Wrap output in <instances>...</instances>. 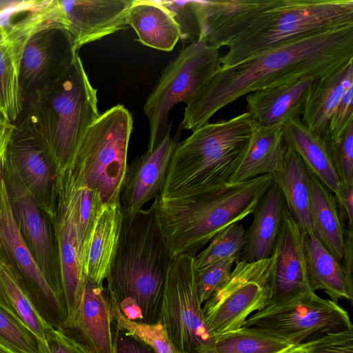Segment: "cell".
I'll list each match as a JSON object with an SVG mask.
<instances>
[{
    "instance_id": "cell-23",
    "label": "cell",
    "mask_w": 353,
    "mask_h": 353,
    "mask_svg": "<svg viewBox=\"0 0 353 353\" xmlns=\"http://www.w3.org/2000/svg\"><path fill=\"white\" fill-rule=\"evenodd\" d=\"M314 80L305 78L250 93L246 97L248 112L263 128L282 126L301 118L308 88Z\"/></svg>"
},
{
    "instance_id": "cell-19",
    "label": "cell",
    "mask_w": 353,
    "mask_h": 353,
    "mask_svg": "<svg viewBox=\"0 0 353 353\" xmlns=\"http://www.w3.org/2000/svg\"><path fill=\"white\" fill-rule=\"evenodd\" d=\"M111 302L107 288L85 279L83 295L74 318L59 330L89 353H115Z\"/></svg>"
},
{
    "instance_id": "cell-18",
    "label": "cell",
    "mask_w": 353,
    "mask_h": 353,
    "mask_svg": "<svg viewBox=\"0 0 353 353\" xmlns=\"http://www.w3.org/2000/svg\"><path fill=\"white\" fill-rule=\"evenodd\" d=\"M285 0L198 1L199 40L219 49L228 45Z\"/></svg>"
},
{
    "instance_id": "cell-3",
    "label": "cell",
    "mask_w": 353,
    "mask_h": 353,
    "mask_svg": "<svg viewBox=\"0 0 353 353\" xmlns=\"http://www.w3.org/2000/svg\"><path fill=\"white\" fill-rule=\"evenodd\" d=\"M273 183L272 174L181 197L159 195L157 212L171 256H196L219 232L252 214Z\"/></svg>"
},
{
    "instance_id": "cell-7",
    "label": "cell",
    "mask_w": 353,
    "mask_h": 353,
    "mask_svg": "<svg viewBox=\"0 0 353 353\" xmlns=\"http://www.w3.org/2000/svg\"><path fill=\"white\" fill-rule=\"evenodd\" d=\"M353 24V0H285L236 37L221 57V68L261 51L327 29Z\"/></svg>"
},
{
    "instance_id": "cell-25",
    "label": "cell",
    "mask_w": 353,
    "mask_h": 353,
    "mask_svg": "<svg viewBox=\"0 0 353 353\" xmlns=\"http://www.w3.org/2000/svg\"><path fill=\"white\" fill-rule=\"evenodd\" d=\"M283 126L263 128L255 123L251 138L228 183H237L272 174L281 168L286 147Z\"/></svg>"
},
{
    "instance_id": "cell-22",
    "label": "cell",
    "mask_w": 353,
    "mask_h": 353,
    "mask_svg": "<svg viewBox=\"0 0 353 353\" xmlns=\"http://www.w3.org/2000/svg\"><path fill=\"white\" fill-rule=\"evenodd\" d=\"M35 13L28 14L10 26L0 24V112L16 123L24 110L19 85L22 52L35 22Z\"/></svg>"
},
{
    "instance_id": "cell-4",
    "label": "cell",
    "mask_w": 353,
    "mask_h": 353,
    "mask_svg": "<svg viewBox=\"0 0 353 353\" xmlns=\"http://www.w3.org/2000/svg\"><path fill=\"white\" fill-rule=\"evenodd\" d=\"M255 121L249 112L207 123L179 142L161 196L181 197L225 184L251 138Z\"/></svg>"
},
{
    "instance_id": "cell-16",
    "label": "cell",
    "mask_w": 353,
    "mask_h": 353,
    "mask_svg": "<svg viewBox=\"0 0 353 353\" xmlns=\"http://www.w3.org/2000/svg\"><path fill=\"white\" fill-rule=\"evenodd\" d=\"M58 241L66 321H71L83 295L85 276L76 225V196L68 170L60 174L55 214L53 216Z\"/></svg>"
},
{
    "instance_id": "cell-21",
    "label": "cell",
    "mask_w": 353,
    "mask_h": 353,
    "mask_svg": "<svg viewBox=\"0 0 353 353\" xmlns=\"http://www.w3.org/2000/svg\"><path fill=\"white\" fill-rule=\"evenodd\" d=\"M305 234L287 208L274 252L271 302L290 299L312 291L307 278Z\"/></svg>"
},
{
    "instance_id": "cell-17",
    "label": "cell",
    "mask_w": 353,
    "mask_h": 353,
    "mask_svg": "<svg viewBox=\"0 0 353 353\" xmlns=\"http://www.w3.org/2000/svg\"><path fill=\"white\" fill-rule=\"evenodd\" d=\"M172 121L165 135L152 150L146 151L128 165L120 195L125 212H137L163 191L169 165L179 143L181 125L174 137L170 136Z\"/></svg>"
},
{
    "instance_id": "cell-42",
    "label": "cell",
    "mask_w": 353,
    "mask_h": 353,
    "mask_svg": "<svg viewBox=\"0 0 353 353\" xmlns=\"http://www.w3.org/2000/svg\"><path fill=\"white\" fill-rule=\"evenodd\" d=\"M312 341L310 353H353V328L327 332Z\"/></svg>"
},
{
    "instance_id": "cell-29",
    "label": "cell",
    "mask_w": 353,
    "mask_h": 353,
    "mask_svg": "<svg viewBox=\"0 0 353 353\" xmlns=\"http://www.w3.org/2000/svg\"><path fill=\"white\" fill-rule=\"evenodd\" d=\"M283 132L285 144L300 157L310 173L334 194L340 182L325 139L310 130L301 118L285 123Z\"/></svg>"
},
{
    "instance_id": "cell-44",
    "label": "cell",
    "mask_w": 353,
    "mask_h": 353,
    "mask_svg": "<svg viewBox=\"0 0 353 353\" xmlns=\"http://www.w3.org/2000/svg\"><path fill=\"white\" fill-rule=\"evenodd\" d=\"M45 341L48 353H89L74 340L54 327L46 332Z\"/></svg>"
},
{
    "instance_id": "cell-14",
    "label": "cell",
    "mask_w": 353,
    "mask_h": 353,
    "mask_svg": "<svg viewBox=\"0 0 353 353\" xmlns=\"http://www.w3.org/2000/svg\"><path fill=\"white\" fill-rule=\"evenodd\" d=\"M1 166L21 183L43 210L54 216L61 173L24 112L15 123Z\"/></svg>"
},
{
    "instance_id": "cell-38",
    "label": "cell",
    "mask_w": 353,
    "mask_h": 353,
    "mask_svg": "<svg viewBox=\"0 0 353 353\" xmlns=\"http://www.w3.org/2000/svg\"><path fill=\"white\" fill-rule=\"evenodd\" d=\"M0 344L16 353H39L34 334L0 305Z\"/></svg>"
},
{
    "instance_id": "cell-28",
    "label": "cell",
    "mask_w": 353,
    "mask_h": 353,
    "mask_svg": "<svg viewBox=\"0 0 353 353\" xmlns=\"http://www.w3.org/2000/svg\"><path fill=\"white\" fill-rule=\"evenodd\" d=\"M304 249L307 278L312 291L323 290L332 301L345 299L353 302V285L350 284L341 263L332 254L314 233L305 232Z\"/></svg>"
},
{
    "instance_id": "cell-1",
    "label": "cell",
    "mask_w": 353,
    "mask_h": 353,
    "mask_svg": "<svg viewBox=\"0 0 353 353\" xmlns=\"http://www.w3.org/2000/svg\"><path fill=\"white\" fill-rule=\"evenodd\" d=\"M353 61V24L307 34L215 72L186 105L181 123L194 131L243 95L305 78L326 77Z\"/></svg>"
},
{
    "instance_id": "cell-8",
    "label": "cell",
    "mask_w": 353,
    "mask_h": 353,
    "mask_svg": "<svg viewBox=\"0 0 353 353\" xmlns=\"http://www.w3.org/2000/svg\"><path fill=\"white\" fill-rule=\"evenodd\" d=\"M220 59L219 49L199 40L184 48L163 70L143 106L150 123L148 151L165 135L171 108L193 100L220 68Z\"/></svg>"
},
{
    "instance_id": "cell-36",
    "label": "cell",
    "mask_w": 353,
    "mask_h": 353,
    "mask_svg": "<svg viewBox=\"0 0 353 353\" xmlns=\"http://www.w3.org/2000/svg\"><path fill=\"white\" fill-rule=\"evenodd\" d=\"M245 243V230L241 224L233 223L216 234L209 245L194 256L196 270L218 261L239 259Z\"/></svg>"
},
{
    "instance_id": "cell-13",
    "label": "cell",
    "mask_w": 353,
    "mask_h": 353,
    "mask_svg": "<svg viewBox=\"0 0 353 353\" xmlns=\"http://www.w3.org/2000/svg\"><path fill=\"white\" fill-rule=\"evenodd\" d=\"M0 261L8 268L43 320L60 329L68 316L65 301L50 288L21 236L1 166Z\"/></svg>"
},
{
    "instance_id": "cell-46",
    "label": "cell",
    "mask_w": 353,
    "mask_h": 353,
    "mask_svg": "<svg viewBox=\"0 0 353 353\" xmlns=\"http://www.w3.org/2000/svg\"><path fill=\"white\" fill-rule=\"evenodd\" d=\"M115 353H155L139 341L114 330Z\"/></svg>"
},
{
    "instance_id": "cell-10",
    "label": "cell",
    "mask_w": 353,
    "mask_h": 353,
    "mask_svg": "<svg viewBox=\"0 0 353 353\" xmlns=\"http://www.w3.org/2000/svg\"><path fill=\"white\" fill-rule=\"evenodd\" d=\"M275 254L247 262L239 259L227 281L203 304L205 322L215 336L237 330L272 301Z\"/></svg>"
},
{
    "instance_id": "cell-2",
    "label": "cell",
    "mask_w": 353,
    "mask_h": 353,
    "mask_svg": "<svg viewBox=\"0 0 353 353\" xmlns=\"http://www.w3.org/2000/svg\"><path fill=\"white\" fill-rule=\"evenodd\" d=\"M173 261L159 221L156 201L148 209L123 211L107 289L123 315L159 322L165 283Z\"/></svg>"
},
{
    "instance_id": "cell-33",
    "label": "cell",
    "mask_w": 353,
    "mask_h": 353,
    "mask_svg": "<svg viewBox=\"0 0 353 353\" xmlns=\"http://www.w3.org/2000/svg\"><path fill=\"white\" fill-rule=\"evenodd\" d=\"M0 305L34 334L39 341V353H48L45 336L52 327L39 314L8 268L1 261Z\"/></svg>"
},
{
    "instance_id": "cell-31",
    "label": "cell",
    "mask_w": 353,
    "mask_h": 353,
    "mask_svg": "<svg viewBox=\"0 0 353 353\" xmlns=\"http://www.w3.org/2000/svg\"><path fill=\"white\" fill-rule=\"evenodd\" d=\"M281 168L272 174L280 188L288 210L307 234L313 233L310 214V173L300 157L285 145Z\"/></svg>"
},
{
    "instance_id": "cell-48",
    "label": "cell",
    "mask_w": 353,
    "mask_h": 353,
    "mask_svg": "<svg viewBox=\"0 0 353 353\" xmlns=\"http://www.w3.org/2000/svg\"><path fill=\"white\" fill-rule=\"evenodd\" d=\"M312 343L311 339L300 344L291 345L275 353H310Z\"/></svg>"
},
{
    "instance_id": "cell-47",
    "label": "cell",
    "mask_w": 353,
    "mask_h": 353,
    "mask_svg": "<svg viewBox=\"0 0 353 353\" xmlns=\"http://www.w3.org/2000/svg\"><path fill=\"white\" fill-rule=\"evenodd\" d=\"M14 128L15 124L8 121L0 112V166Z\"/></svg>"
},
{
    "instance_id": "cell-24",
    "label": "cell",
    "mask_w": 353,
    "mask_h": 353,
    "mask_svg": "<svg viewBox=\"0 0 353 353\" xmlns=\"http://www.w3.org/2000/svg\"><path fill=\"white\" fill-rule=\"evenodd\" d=\"M286 210L282 192L273 182L252 212L254 219L245 230V243L240 259L252 262L270 258L274 254Z\"/></svg>"
},
{
    "instance_id": "cell-5",
    "label": "cell",
    "mask_w": 353,
    "mask_h": 353,
    "mask_svg": "<svg viewBox=\"0 0 353 353\" xmlns=\"http://www.w3.org/2000/svg\"><path fill=\"white\" fill-rule=\"evenodd\" d=\"M97 93L77 54L68 70L24 108L60 173L70 167L84 134L100 115Z\"/></svg>"
},
{
    "instance_id": "cell-11",
    "label": "cell",
    "mask_w": 353,
    "mask_h": 353,
    "mask_svg": "<svg viewBox=\"0 0 353 353\" xmlns=\"http://www.w3.org/2000/svg\"><path fill=\"white\" fill-rule=\"evenodd\" d=\"M194 256L173 259L163 294L160 322L181 353H210L216 336L203 317L196 281Z\"/></svg>"
},
{
    "instance_id": "cell-12",
    "label": "cell",
    "mask_w": 353,
    "mask_h": 353,
    "mask_svg": "<svg viewBox=\"0 0 353 353\" xmlns=\"http://www.w3.org/2000/svg\"><path fill=\"white\" fill-rule=\"evenodd\" d=\"M243 326H254L300 344L330 331L353 328L348 312L338 303L308 291L294 298L270 302L250 316Z\"/></svg>"
},
{
    "instance_id": "cell-27",
    "label": "cell",
    "mask_w": 353,
    "mask_h": 353,
    "mask_svg": "<svg viewBox=\"0 0 353 353\" xmlns=\"http://www.w3.org/2000/svg\"><path fill=\"white\" fill-rule=\"evenodd\" d=\"M123 217L121 203L104 205L83 261L85 279L103 284L117 249Z\"/></svg>"
},
{
    "instance_id": "cell-41",
    "label": "cell",
    "mask_w": 353,
    "mask_h": 353,
    "mask_svg": "<svg viewBox=\"0 0 353 353\" xmlns=\"http://www.w3.org/2000/svg\"><path fill=\"white\" fill-rule=\"evenodd\" d=\"M237 260L229 258L196 270V289L202 305L227 281Z\"/></svg>"
},
{
    "instance_id": "cell-43",
    "label": "cell",
    "mask_w": 353,
    "mask_h": 353,
    "mask_svg": "<svg viewBox=\"0 0 353 353\" xmlns=\"http://www.w3.org/2000/svg\"><path fill=\"white\" fill-rule=\"evenodd\" d=\"M353 123V86L344 94L329 120L326 141L339 137Z\"/></svg>"
},
{
    "instance_id": "cell-45",
    "label": "cell",
    "mask_w": 353,
    "mask_h": 353,
    "mask_svg": "<svg viewBox=\"0 0 353 353\" xmlns=\"http://www.w3.org/2000/svg\"><path fill=\"white\" fill-rule=\"evenodd\" d=\"M334 195L340 216L347 223V229L353 230V185L340 183Z\"/></svg>"
},
{
    "instance_id": "cell-37",
    "label": "cell",
    "mask_w": 353,
    "mask_h": 353,
    "mask_svg": "<svg viewBox=\"0 0 353 353\" xmlns=\"http://www.w3.org/2000/svg\"><path fill=\"white\" fill-rule=\"evenodd\" d=\"M75 196L76 225L83 266L93 231L105 204L98 192L86 188L75 189Z\"/></svg>"
},
{
    "instance_id": "cell-20",
    "label": "cell",
    "mask_w": 353,
    "mask_h": 353,
    "mask_svg": "<svg viewBox=\"0 0 353 353\" xmlns=\"http://www.w3.org/2000/svg\"><path fill=\"white\" fill-rule=\"evenodd\" d=\"M133 0H57L61 20L75 48L125 28Z\"/></svg>"
},
{
    "instance_id": "cell-15",
    "label": "cell",
    "mask_w": 353,
    "mask_h": 353,
    "mask_svg": "<svg viewBox=\"0 0 353 353\" xmlns=\"http://www.w3.org/2000/svg\"><path fill=\"white\" fill-rule=\"evenodd\" d=\"M1 169L21 236L50 288L64 300L53 217L38 205L29 192L1 165Z\"/></svg>"
},
{
    "instance_id": "cell-30",
    "label": "cell",
    "mask_w": 353,
    "mask_h": 353,
    "mask_svg": "<svg viewBox=\"0 0 353 353\" xmlns=\"http://www.w3.org/2000/svg\"><path fill=\"white\" fill-rule=\"evenodd\" d=\"M126 23L134 30L142 44L159 50L172 51L181 39L177 23L159 1L133 0Z\"/></svg>"
},
{
    "instance_id": "cell-34",
    "label": "cell",
    "mask_w": 353,
    "mask_h": 353,
    "mask_svg": "<svg viewBox=\"0 0 353 353\" xmlns=\"http://www.w3.org/2000/svg\"><path fill=\"white\" fill-rule=\"evenodd\" d=\"M291 345L259 327L242 326L216 336L210 353H275Z\"/></svg>"
},
{
    "instance_id": "cell-6",
    "label": "cell",
    "mask_w": 353,
    "mask_h": 353,
    "mask_svg": "<svg viewBox=\"0 0 353 353\" xmlns=\"http://www.w3.org/2000/svg\"><path fill=\"white\" fill-rule=\"evenodd\" d=\"M132 124L123 105L100 114L84 134L68 169L75 189L98 192L105 205L120 203Z\"/></svg>"
},
{
    "instance_id": "cell-26",
    "label": "cell",
    "mask_w": 353,
    "mask_h": 353,
    "mask_svg": "<svg viewBox=\"0 0 353 353\" xmlns=\"http://www.w3.org/2000/svg\"><path fill=\"white\" fill-rule=\"evenodd\" d=\"M352 61L314 80L308 88L301 121L310 130L323 138L332 113L345 92L353 86Z\"/></svg>"
},
{
    "instance_id": "cell-39",
    "label": "cell",
    "mask_w": 353,
    "mask_h": 353,
    "mask_svg": "<svg viewBox=\"0 0 353 353\" xmlns=\"http://www.w3.org/2000/svg\"><path fill=\"white\" fill-rule=\"evenodd\" d=\"M326 141L340 183L353 185V123L339 137Z\"/></svg>"
},
{
    "instance_id": "cell-35",
    "label": "cell",
    "mask_w": 353,
    "mask_h": 353,
    "mask_svg": "<svg viewBox=\"0 0 353 353\" xmlns=\"http://www.w3.org/2000/svg\"><path fill=\"white\" fill-rule=\"evenodd\" d=\"M110 299L115 329L146 345L155 353H181L160 321L150 324L130 321L121 312L116 301L111 296Z\"/></svg>"
},
{
    "instance_id": "cell-32",
    "label": "cell",
    "mask_w": 353,
    "mask_h": 353,
    "mask_svg": "<svg viewBox=\"0 0 353 353\" xmlns=\"http://www.w3.org/2000/svg\"><path fill=\"white\" fill-rule=\"evenodd\" d=\"M310 214L314 236L341 262L345 224L340 216L334 194L311 173Z\"/></svg>"
},
{
    "instance_id": "cell-9",
    "label": "cell",
    "mask_w": 353,
    "mask_h": 353,
    "mask_svg": "<svg viewBox=\"0 0 353 353\" xmlns=\"http://www.w3.org/2000/svg\"><path fill=\"white\" fill-rule=\"evenodd\" d=\"M32 9L35 22L23 46L19 71L24 108L35 94L59 79L78 54L70 33L55 19L48 1H34Z\"/></svg>"
},
{
    "instance_id": "cell-49",
    "label": "cell",
    "mask_w": 353,
    "mask_h": 353,
    "mask_svg": "<svg viewBox=\"0 0 353 353\" xmlns=\"http://www.w3.org/2000/svg\"><path fill=\"white\" fill-rule=\"evenodd\" d=\"M0 353H16L0 344Z\"/></svg>"
},
{
    "instance_id": "cell-40",
    "label": "cell",
    "mask_w": 353,
    "mask_h": 353,
    "mask_svg": "<svg viewBox=\"0 0 353 353\" xmlns=\"http://www.w3.org/2000/svg\"><path fill=\"white\" fill-rule=\"evenodd\" d=\"M172 15L177 23L181 39L184 43H194L199 40L200 30L197 16L196 0L159 1Z\"/></svg>"
}]
</instances>
